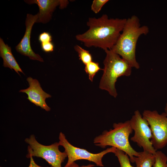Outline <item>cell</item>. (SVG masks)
Returning a JSON list of instances; mask_svg holds the SVG:
<instances>
[{"mask_svg":"<svg viewBox=\"0 0 167 167\" xmlns=\"http://www.w3.org/2000/svg\"><path fill=\"white\" fill-rule=\"evenodd\" d=\"M42 50L47 53L52 52L54 50V45L51 42L41 44Z\"/></svg>","mask_w":167,"mask_h":167,"instance_id":"20","label":"cell"},{"mask_svg":"<svg viewBox=\"0 0 167 167\" xmlns=\"http://www.w3.org/2000/svg\"><path fill=\"white\" fill-rule=\"evenodd\" d=\"M114 154L118 158L120 167H134L131 164L128 156L124 152L116 149Z\"/></svg>","mask_w":167,"mask_h":167,"instance_id":"16","label":"cell"},{"mask_svg":"<svg viewBox=\"0 0 167 167\" xmlns=\"http://www.w3.org/2000/svg\"><path fill=\"white\" fill-rule=\"evenodd\" d=\"M100 70L98 63L92 61L85 65L84 70L88 75L90 80L92 82L96 73Z\"/></svg>","mask_w":167,"mask_h":167,"instance_id":"15","label":"cell"},{"mask_svg":"<svg viewBox=\"0 0 167 167\" xmlns=\"http://www.w3.org/2000/svg\"><path fill=\"white\" fill-rule=\"evenodd\" d=\"M155 161L153 167H166L167 157L161 151H156L155 153Z\"/></svg>","mask_w":167,"mask_h":167,"instance_id":"17","label":"cell"},{"mask_svg":"<svg viewBox=\"0 0 167 167\" xmlns=\"http://www.w3.org/2000/svg\"><path fill=\"white\" fill-rule=\"evenodd\" d=\"M29 87L28 88L21 90L19 92L26 93L28 95L27 99L31 103L36 106L48 111L50 108L47 105L46 99L51 97V96L44 92L41 87L39 81L36 79L29 77L27 79Z\"/></svg>","mask_w":167,"mask_h":167,"instance_id":"10","label":"cell"},{"mask_svg":"<svg viewBox=\"0 0 167 167\" xmlns=\"http://www.w3.org/2000/svg\"><path fill=\"white\" fill-rule=\"evenodd\" d=\"M60 146L65 149V152L68 157L67 162L64 166L66 167L75 161L79 160H86L94 163L97 166L103 167L102 158L105 155L110 152L114 153L116 148L112 147L101 152L93 153L86 150L75 147L71 144L66 139L64 134L61 132L59 136Z\"/></svg>","mask_w":167,"mask_h":167,"instance_id":"6","label":"cell"},{"mask_svg":"<svg viewBox=\"0 0 167 167\" xmlns=\"http://www.w3.org/2000/svg\"><path fill=\"white\" fill-rule=\"evenodd\" d=\"M38 39L39 41L41 44L51 42L52 38L49 33L48 32H44L40 34Z\"/></svg>","mask_w":167,"mask_h":167,"instance_id":"19","label":"cell"},{"mask_svg":"<svg viewBox=\"0 0 167 167\" xmlns=\"http://www.w3.org/2000/svg\"><path fill=\"white\" fill-rule=\"evenodd\" d=\"M74 48L78 54L79 60L85 65L92 61V57L89 51L78 45H75Z\"/></svg>","mask_w":167,"mask_h":167,"instance_id":"14","label":"cell"},{"mask_svg":"<svg viewBox=\"0 0 167 167\" xmlns=\"http://www.w3.org/2000/svg\"><path fill=\"white\" fill-rule=\"evenodd\" d=\"M38 13L33 15L27 14L25 21L26 30L24 36L20 42L16 46L17 52L24 56L28 57L32 60L40 62L44 61L39 55L36 54L32 50L30 45V37L32 27L35 23L37 22Z\"/></svg>","mask_w":167,"mask_h":167,"instance_id":"9","label":"cell"},{"mask_svg":"<svg viewBox=\"0 0 167 167\" xmlns=\"http://www.w3.org/2000/svg\"><path fill=\"white\" fill-rule=\"evenodd\" d=\"M105 51L106 56L103 61L104 68L99 88L107 91L111 96L116 98L117 93L115 84L118 78L121 76H130L132 67L111 49Z\"/></svg>","mask_w":167,"mask_h":167,"instance_id":"4","label":"cell"},{"mask_svg":"<svg viewBox=\"0 0 167 167\" xmlns=\"http://www.w3.org/2000/svg\"><path fill=\"white\" fill-rule=\"evenodd\" d=\"M0 56L3 60V66L14 69L20 75L19 72L24 74L13 55L11 49L7 44L5 43L3 39L0 38Z\"/></svg>","mask_w":167,"mask_h":167,"instance_id":"12","label":"cell"},{"mask_svg":"<svg viewBox=\"0 0 167 167\" xmlns=\"http://www.w3.org/2000/svg\"><path fill=\"white\" fill-rule=\"evenodd\" d=\"M149 32L148 27L141 26L138 17L132 15L126 19L122 33L111 49L121 56L132 67L139 69V65L135 56L137 43L141 35H146Z\"/></svg>","mask_w":167,"mask_h":167,"instance_id":"2","label":"cell"},{"mask_svg":"<svg viewBox=\"0 0 167 167\" xmlns=\"http://www.w3.org/2000/svg\"><path fill=\"white\" fill-rule=\"evenodd\" d=\"M136 167H152L155 161V155L148 152H140L138 156H135Z\"/></svg>","mask_w":167,"mask_h":167,"instance_id":"13","label":"cell"},{"mask_svg":"<svg viewBox=\"0 0 167 167\" xmlns=\"http://www.w3.org/2000/svg\"><path fill=\"white\" fill-rule=\"evenodd\" d=\"M126 19L109 18L106 14L98 18H89V29L75 36L76 39L88 47H94L104 50L111 49L122 31Z\"/></svg>","mask_w":167,"mask_h":167,"instance_id":"1","label":"cell"},{"mask_svg":"<svg viewBox=\"0 0 167 167\" xmlns=\"http://www.w3.org/2000/svg\"><path fill=\"white\" fill-rule=\"evenodd\" d=\"M30 158V163L28 167H43L41 166L37 165L36 164L33 158V157L31 156ZM0 167H2L1 166ZM50 167H53L51 166Z\"/></svg>","mask_w":167,"mask_h":167,"instance_id":"22","label":"cell"},{"mask_svg":"<svg viewBox=\"0 0 167 167\" xmlns=\"http://www.w3.org/2000/svg\"><path fill=\"white\" fill-rule=\"evenodd\" d=\"M143 117L150 126L153 147L156 150L164 148L167 144V116L164 112L160 114L156 110H145Z\"/></svg>","mask_w":167,"mask_h":167,"instance_id":"7","label":"cell"},{"mask_svg":"<svg viewBox=\"0 0 167 167\" xmlns=\"http://www.w3.org/2000/svg\"><path fill=\"white\" fill-rule=\"evenodd\" d=\"M25 141L29 145L28 154L26 156L28 158L31 156L41 157L53 167H62V163L67 157L65 151L62 152L59 150L58 143L48 146L44 145L38 142L34 135L26 138Z\"/></svg>","mask_w":167,"mask_h":167,"instance_id":"5","label":"cell"},{"mask_svg":"<svg viewBox=\"0 0 167 167\" xmlns=\"http://www.w3.org/2000/svg\"><path fill=\"white\" fill-rule=\"evenodd\" d=\"M109 0H94L92 1L91 6V9L95 14L99 13L103 6Z\"/></svg>","mask_w":167,"mask_h":167,"instance_id":"18","label":"cell"},{"mask_svg":"<svg viewBox=\"0 0 167 167\" xmlns=\"http://www.w3.org/2000/svg\"><path fill=\"white\" fill-rule=\"evenodd\" d=\"M133 130L134 136L131 140L136 143L138 145L142 147L143 151L155 155L156 150L153 146L150 139L152 133L147 121L143 118L138 110L135 111L134 114L130 120Z\"/></svg>","mask_w":167,"mask_h":167,"instance_id":"8","label":"cell"},{"mask_svg":"<svg viewBox=\"0 0 167 167\" xmlns=\"http://www.w3.org/2000/svg\"><path fill=\"white\" fill-rule=\"evenodd\" d=\"M28 4H36L39 8L38 18L36 23L46 24L51 19L53 12L59 6L60 8H66L68 4L67 0H24Z\"/></svg>","mask_w":167,"mask_h":167,"instance_id":"11","label":"cell"},{"mask_svg":"<svg viewBox=\"0 0 167 167\" xmlns=\"http://www.w3.org/2000/svg\"><path fill=\"white\" fill-rule=\"evenodd\" d=\"M113 128L109 131H104L101 135L96 137L94 143L102 148L110 146L122 150L129 156L130 161L135 163L134 157L138 156L140 152L135 151L129 141V136L133 130L130 121L114 123Z\"/></svg>","mask_w":167,"mask_h":167,"instance_id":"3","label":"cell"},{"mask_svg":"<svg viewBox=\"0 0 167 167\" xmlns=\"http://www.w3.org/2000/svg\"><path fill=\"white\" fill-rule=\"evenodd\" d=\"M94 166V165L92 164H89L87 165H83L81 166H79L78 164L75 163V162H74L66 167H93Z\"/></svg>","mask_w":167,"mask_h":167,"instance_id":"21","label":"cell"},{"mask_svg":"<svg viewBox=\"0 0 167 167\" xmlns=\"http://www.w3.org/2000/svg\"><path fill=\"white\" fill-rule=\"evenodd\" d=\"M166 167H167V162L166 164Z\"/></svg>","mask_w":167,"mask_h":167,"instance_id":"24","label":"cell"},{"mask_svg":"<svg viewBox=\"0 0 167 167\" xmlns=\"http://www.w3.org/2000/svg\"><path fill=\"white\" fill-rule=\"evenodd\" d=\"M165 115L167 116V103L166 104L165 108V112H164Z\"/></svg>","mask_w":167,"mask_h":167,"instance_id":"23","label":"cell"}]
</instances>
